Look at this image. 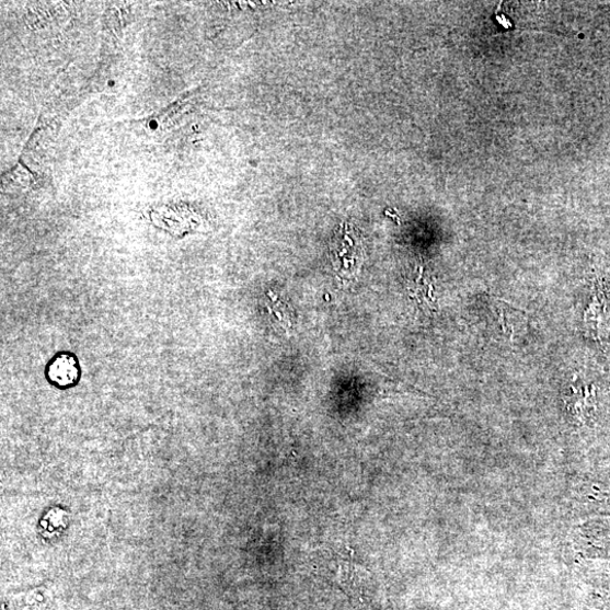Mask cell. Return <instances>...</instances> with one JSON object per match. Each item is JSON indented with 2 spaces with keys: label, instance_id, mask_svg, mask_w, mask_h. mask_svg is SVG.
Listing matches in <instances>:
<instances>
[{
  "label": "cell",
  "instance_id": "1",
  "mask_svg": "<svg viewBox=\"0 0 610 610\" xmlns=\"http://www.w3.org/2000/svg\"><path fill=\"white\" fill-rule=\"evenodd\" d=\"M47 375L57 387L74 385L80 379L79 362L69 354L57 355L48 366Z\"/></svg>",
  "mask_w": 610,
  "mask_h": 610
},
{
  "label": "cell",
  "instance_id": "2",
  "mask_svg": "<svg viewBox=\"0 0 610 610\" xmlns=\"http://www.w3.org/2000/svg\"><path fill=\"white\" fill-rule=\"evenodd\" d=\"M422 277L421 274L414 283L412 295L421 306L430 308L434 306L433 285L426 284Z\"/></svg>",
  "mask_w": 610,
  "mask_h": 610
}]
</instances>
